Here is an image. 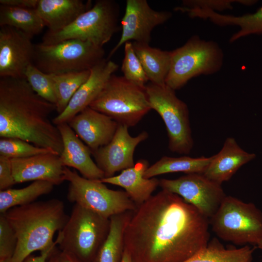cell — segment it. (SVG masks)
Masks as SVG:
<instances>
[{
    "label": "cell",
    "mask_w": 262,
    "mask_h": 262,
    "mask_svg": "<svg viewBox=\"0 0 262 262\" xmlns=\"http://www.w3.org/2000/svg\"><path fill=\"white\" fill-rule=\"evenodd\" d=\"M209 225L194 206L162 190L133 211L124 249L133 262H184L206 246Z\"/></svg>",
    "instance_id": "1"
},
{
    "label": "cell",
    "mask_w": 262,
    "mask_h": 262,
    "mask_svg": "<svg viewBox=\"0 0 262 262\" xmlns=\"http://www.w3.org/2000/svg\"><path fill=\"white\" fill-rule=\"evenodd\" d=\"M56 105L42 98L25 78H0V136L50 148L59 155L63 145L49 116Z\"/></svg>",
    "instance_id": "2"
},
{
    "label": "cell",
    "mask_w": 262,
    "mask_h": 262,
    "mask_svg": "<svg viewBox=\"0 0 262 262\" xmlns=\"http://www.w3.org/2000/svg\"><path fill=\"white\" fill-rule=\"evenodd\" d=\"M3 214L17 238L12 262H23L33 252L56 246L54 234L63 228L69 217L64 203L55 198L15 207Z\"/></svg>",
    "instance_id": "3"
},
{
    "label": "cell",
    "mask_w": 262,
    "mask_h": 262,
    "mask_svg": "<svg viewBox=\"0 0 262 262\" xmlns=\"http://www.w3.org/2000/svg\"><path fill=\"white\" fill-rule=\"evenodd\" d=\"M110 218L77 204L56 240L61 251L84 262H92L109 232Z\"/></svg>",
    "instance_id": "4"
},
{
    "label": "cell",
    "mask_w": 262,
    "mask_h": 262,
    "mask_svg": "<svg viewBox=\"0 0 262 262\" xmlns=\"http://www.w3.org/2000/svg\"><path fill=\"white\" fill-rule=\"evenodd\" d=\"M171 54L165 84L174 90L182 87L193 78L217 72L223 63L224 53L219 45L198 35L191 37Z\"/></svg>",
    "instance_id": "5"
},
{
    "label": "cell",
    "mask_w": 262,
    "mask_h": 262,
    "mask_svg": "<svg viewBox=\"0 0 262 262\" xmlns=\"http://www.w3.org/2000/svg\"><path fill=\"white\" fill-rule=\"evenodd\" d=\"M209 222L218 238L236 245H257L262 239V212L234 196H226Z\"/></svg>",
    "instance_id": "6"
},
{
    "label": "cell",
    "mask_w": 262,
    "mask_h": 262,
    "mask_svg": "<svg viewBox=\"0 0 262 262\" xmlns=\"http://www.w3.org/2000/svg\"><path fill=\"white\" fill-rule=\"evenodd\" d=\"M89 107L128 128L136 126L151 110L145 89L114 74Z\"/></svg>",
    "instance_id": "7"
},
{
    "label": "cell",
    "mask_w": 262,
    "mask_h": 262,
    "mask_svg": "<svg viewBox=\"0 0 262 262\" xmlns=\"http://www.w3.org/2000/svg\"><path fill=\"white\" fill-rule=\"evenodd\" d=\"M119 15V6L115 1L98 0L65 29L54 33L47 31L41 43L49 45L78 39L103 47L118 31Z\"/></svg>",
    "instance_id": "8"
},
{
    "label": "cell",
    "mask_w": 262,
    "mask_h": 262,
    "mask_svg": "<svg viewBox=\"0 0 262 262\" xmlns=\"http://www.w3.org/2000/svg\"><path fill=\"white\" fill-rule=\"evenodd\" d=\"M103 47L78 39L54 44L35 45L33 64L47 74H59L90 70L105 59Z\"/></svg>",
    "instance_id": "9"
},
{
    "label": "cell",
    "mask_w": 262,
    "mask_h": 262,
    "mask_svg": "<svg viewBox=\"0 0 262 262\" xmlns=\"http://www.w3.org/2000/svg\"><path fill=\"white\" fill-rule=\"evenodd\" d=\"M64 171L65 180L69 182L67 199L69 202L107 218L137 209L125 191L109 189L101 180L86 179L66 166Z\"/></svg>",
    "instance_id": "10"
},
{
    "label": "cell",
    "mask_w": 262,
    "mask_h": 262,
    "mask_svg": "<svg viewBox=\"0 0 262 262\" xmlns=\"http://www.w3.org/2000/svg\"><path fill=\"white\" fill-rule=\"evenodd\" d=\"M145 91L151 109L163 120L168 137V148L180 154L190 153L194 142L187 104L179 98L175 90L167 85L147 84Z\"/></svg>",
    "instance_id": "11"
},
{
    "label": "cell",
    "mask_w": 262,
    "mask_h": 262,
    "mask_svg": "<svg viewBox=\"0 0 262 262\" xmlns=\"http://www.w3.org/2000/svg\"><path fill=\"white\" fill-rule=\"evenodd\" d=\"M159 186L180 196L210 219L216 213L226 195L221 185L203 174H187L174 179L159 180Z\"/></svg>",
    "instance_id": "12"
},
{
    "label": "cell",
    "mask_w": 262,
    "mask_h": 262,
    "mask_svg": "<svg viewBox=\"0 0 262 262\" xmlns=\"http://www.w3.org/2000/svg\"><path fill=\"white\" fill-rule=\"evenodd\" d=\"M171 16L172 13L169 12L153 9L146 0H127L121 22L120 38L110 51L108 59L122 45L131 40L149 44L152 30L166 22Z\"/></svg>",
    "instance_id": "13"
},
{
    "label": "cell",
    "mask_w": 262,
    "mask_h": 262,
    "mask_svg": "<svg viewBox=\"0 0 262 262\" xmlns=\"http://www.w3.org/2000/svg\"><path fill=\"white\" fill-rule=\"evenodd\" d=\"M32 38L9 26L0 29V77L24 78L27 67L33 64L35 45Z\"/></svg>",
    "instance_id": "14"
},
{
    "label": "cell",
    "mask_w": 262,
    "mask_h": 262,
    "mask_svg": "<svg viewBox=\"0 0 262 262\" xmlns=\"http://www.w3.org/2000/svg\"><path fill=\"white\" fill-rule=\"evenodd\" d=\"M128 128L119 124L110 143L92 152L97 165L104 174V178L113 177L115 173L134 166L135 149L148 137L146 131H142L136 136H131Z\"/></svg>",
    "instance_id": "15"
},
{
    "label": "cell",
    "mask_w": 262,
    "mask_h": 262,
    "mask_svg": "<svg viewBox=\"0 0 262 262\" xmlns=\"http://www.w3.org/2000/svg\"><path fill=\"white\" fill-rule=\"evenodd\" d=\"M118 67L115 63L105 58L92 68L88 79L76 91L65 110L52 119L53 124L56 126L67 123L75 115L89 107Z\"/></svg>",
    "instance_id": "16"
},
{
    "label": "cell",
    "mask_w": 262,
    "mask_h": 262,
    "mask_svg": "<svg viewBox=\"0 0 262 262\" xmlns=\"http://www.w3.org/2000/svg\"><path fill=\"white\" fill-rule=\"evenodd\" d=\"M67 124L91 152L107 145L119 124L108 115L88 107Z\"/></svg>",
    "instance_id": "17"
},
{
    "label": "cell",
    "mask_w": 262,
    "mask_h": 262,
    "mask_svg": "<svg viewBox=\"0 0 262 262\" xmlns=\"http://www.w3.org/2000/svg\"><path fill=\"white\" fill-rule=\"evenodd\" d=\"M11 160L16 183L44 180L57 185L66 181L60 155L45 154Z\"/></svg>",
    "instance_id": "18"
},
{
    "label": "cell",
    "mask_w": 262,
    "mask_h": 262,
    "mask_svg": "<svg viewBox=\"0 0 262 262\" xmlns=\"http://www.w3.org/2000/svg\"><path fill=\"white\" fill-rule=\"evenodd\" d=\"M56 126L63 145L60 155L63 165L77 169L82 177L87 179L101 180L104 178L103 172L91 158L90 148L82 142L69 125L66 123Z\"/></svg>",
    "instance_id": "19"
},
{
    "label": "cell",
    "mask_w": 262,
    "mask_h": 262,
    "mask_svg": "<svg viewBox=\"0 0 262 262\" xmlns=\"http://www.w3.org/2000/svg\"><path fill=\"white\" fill-rule=\"evenodd\" d=\"M148 167V162L141 159L132 167L122 171L120 174L104 178L101 181L124 189L138 207L148 200L159 186L160 180L157 178L144 177V173Z\"/></svg>",
    "instance_id": "20"
},
{
    "label": "cell",
    "mask_w": 262,
    "mask_h": 262,
    "mask_svg": "<svg viewBox=\"0 0 262 262\" xmlns=\"http://www.w3.org/2000/svg\"><path fill=\"white\" fill-rule=\"evenodd\" d=\"M256 155L243 149L233 137L227 138L220 151L212 160L203 174L210 180L222 184L229 180L244 164Z\"/></svg>",
    "instance_id": "21"
},
{
    "label": "cell",
    "mask_w": 262,
    "mask_h": 262,
    "mask_svg": "<svg viewBox=\"0 0 262 262\" xmlns=\"http://www.w3.org/2000/svg\"><path fill=\"white\" fill-rule=\"evenodd\" d=\"M91 0H39L35 9L48 32L60 31L91 8Z\"/></svg>",
    "instance_id": "22"
},
{
    "label": "cell",
    "mask_w": 262,
    "mask_h": 262,
    "mask_svg": "<svg viewBox=\"0 0 262 262\" xmlns=\"http://www.w3.org/2000/svg\"><path fill=\"white\" fill-rule=\"evenodd\" d=\"M187 14L191 18L209 19L220 26H237L239 30L230 37L233 43L251 34H262V6L255 13L240 16L223 15L210 10L188 8Z\"/></svg>",
    "instance_id": "23"
},
{
    "label": "cell",
    "mask_w": 262,
    "mask_h": 262,
    "mask_svg": "<svg viewBox=\"0 0 262 262\" xmlns=\"http://www.w3.org/2000/svg\"><path fill=\"white\" fill-rule=\"evenodd\" d=\"M132 43L133 49L150 83L165 85L170 67L171 51L153 48L149 44Z\"/></svg>",
    "instance_id": "24"
},
{
    "label": "cell",
    "mask_w": 262,
    "mask_h": 262,
    "mask_svg": "<svg viewBox=\"0 0 262 262\" xmlns=\"http://www.w3.org/2000/svg\"><path fill=\"white\" fill-rule=\"evenodd\" d=\"M132 213L133 211H127L110 218L109 234L92 262H121L124 251V232Z\"/></svg>",
    "instance_id": "25"
},
{
    "label": "cell",
    "mask_w": 262,
    "mask_h": 262,
    "mask_svg": "<svg viewBox=\"0 0 262 262\" xmlns=\"http://www.w3.org/2000/svg\"><path fill=\"white\" fill-rule=\"evenodd\" d=\"M254 249L248 245L226 247L216 238L184 262H252Z\"/></svg>",
    "instance_id": "26"
},
{
    "label": "cell",
    "mask_w": 262,
    "mask_h": 262,
    "mask_svg": "<svg viewBox=\"0 0 262 262\" xmlns=\"http://www.w3.org/2000/svg\"><path fill=\"white\" fill-rule=\"evenodd\" d=\"M213 156L193 158L187 156L172 157L164 156L149 166L144 173L146 178L174 173L203 174L212 160Z\"/></svg>",
    "instance_id": "27"
},
{
    "label": "cell",
    "mask_w": 262,
    "mask_h": 262,
    "mask_svg": "<svg viewBox=\"0 0 262 262\" xmlns=\"http://www.w3.org/2000/svg\"><path fill=\"white\" fill-rule=\"evenodd\" d=\"M0 26L15 28L33 38L46 26L35 9L0 5Z\"/></svg>",
    "instance_id": "28"
},
{
    "label": "cell",
    "mask_w": 262,
    "mask_h": 262,
    "mask_svg": "<svg viewBox=\"0 0 262 262\" xmlns=\"http://www.w3.org/2000/svg\"><path fill=\"white\" fill-rule=\"evenodd\" d=\"M54 186L49 181L36 180L22 188H9L0 191V213H4L13 207L35 201L40 196L50 193Z\"/></svg>",
    "instance_id": "29"
},
{
    "label": "cell",
    "mask_w": 262,
    "mask_h": 262,
    "mask_svg": "<svg viewBox=\"0 0 262 262\" xmlns=\"http://www.w3.org/2000/svg\"><path fill=\"white\" fill-rule=\"evenodd\" d=\"M50 74L53 82L57 100L56 111L60 114L66 108L78 89L88 79L90 70Z\"/></svg>",
    "instance_id": "30"
},
{
    "label": "cell",
    "mask_w": 262,
    "mask_h": 262,
    "mask_svg": "<svg viewBox=\"0 0 262 262\" xmlns=\"http://www.w3.org/2000/svg\"><path fill=\"white\" fill-rule=\"evenodd\" d=\"M45 154L59 155L51 149L39 147L23 140L12 138H0V156L13 159L23 158Z\"/></svg>",
    "instance_id": "31"
},
{
    "label": "cell",
    "mask_w": 262,
    "mask_h": 262,
    "mask_svg": "<svg viewBox=\"0 0 262 262\" xmlns=\"http://www.w3.org/2000/svg\"><path fill=\"white\" fill-rule=\"evenodd\" d=\"M24 78L37 95L56 105L57 100L51 74L42 72L32 64L27 67Z\"/></svg>",
    "instance_id": "32"
},
{
    "label": "cell",
    "mask_w": 262,
    "mask_h": 262,
    "mask_svg": "<svg viewBox=\"0 0 262 262\" xmlns=\"http://www.w3.org/2000/svg\"><path fill=\"white\" fill-rule=\"evenodd\" d=\"M124 57L121 70L123 77L138 86L145 89L148 79L136 55L131 41L124 44Z\"/></svg>",
    "instance_id": "33"
},
{
    "label": "cell",
    "mask_w": 262,
    "mask_h": 262,
    "mask_svg": "<svg viewBox=\"0 0 262 262\" xmlns=\"http://www.w3.org/2000/svg\"><path fill=\"white\" fill-rule=\"evenodd\" d=\"M17 245L14 230L5 215L0 214V260L12 258Z\"/></svg>",
    "instance_id": "34"
},
{
    "label": "cell",
    "mask_w": 262,
    "mask_h": 262,
    "mask_svg": "<svg viewBox=\"0 0 262 262\" xmlns=\"http://www.w3.org/2000/svg\"><path fill=\"white\" fill-rule=\"evenodd\" d=\"M257 1L255 0H184L181 6L189 8L208 9L216 12L232 9L233 3L251 6Z\"/></svg>",
    "instance_id": "35"
},
{
    "label": "cell",
    "mask_w": 262,
    "mask_h": 262,
    "mask_svg": "<svg viewBox=\"0 0 262 262\" xmlns=\"http://www.w3.org/2000/svg\"><path fill=\"white\" fill-rule=\"evenodd\" d=\"M15 184L11 159L0 155V191L9 189Z\"/></svg>",
    "instance_id": "36"
},
{
    "label": "cell",
    "mask_w": 262,
    "mask_h": 262,
    "mask_svg": "<svg viewBox=\"0 0 262 262\" xmlns=\"http://www.w3.org/2000/svg\"><path fill=\"white\" fill-rule=\"evenodd\" d=\"M38 1L39 0H0V4L19 8L36 9Z\"/></svg>",
    "instance_id": "37"
},
{
    "label": "cell",
    "mask_w": 262,
    "mask_h": 262,
    "mask_svg": "<svg viewBox=\"0 0 262 262\" xmlns=\"http://www.w3.org/2000/svg\"><path fill=\"white\" fill-rule=\"evenodd\" d=\"M50 262H84L70 253L57 249L49 258Z\"/></svg>",
    "instance_id": "38"
},
{
    "label": "cell",
    "mask_w": 262,
    "mask_h": 262,
    "mask_svg": "<svg viewBox=\"0 0 262 262\" xmlns=\"http://www.w3.org/2000/svg\"><path fill=\"white\" fill-rule=\"evenodd\" d=\"M57 249L56 246L45 251L40 252L38 256H29L23 262H50L49 258Z\"/></svg>",
    "instance_id": "39"
},
{
    "label": "cell",
    "mask_w": 262,
    "mask_h": 262,
    "mask_svg": "<svg viewBox=\"0 0 262 262\" xmlns=\"http://www.w3.org/2000/svg\"><path fill=\"white\" fill-rule=\"evenodd\" d=\"M121 262H133L130 255L125 249Z\"/></svg>",
    "instance_id": "40"
},
{
    "label": "cell",
    "mask_w": 262,
    "mask_h": 262,
    "mask_svg": "<svg viewBox=\"0 0 262 262\" xmlns=\"http://www.w3.org/2000/svg\"><path fill=\"white\" fill-rule=\"evenodd\" d=\"M0 262H12V258H8L0 260Z\"/></svg>",
    "instance_id": "41"
},
{
    "label": "cell",
    "mask_w": 262,
    "mask_h": 262,
    "mask_svg": "<svg viewBox=\"0 0 262 262\" xmlns=\"http://www.w3.org/2000/svg\"><path fill=\"white\" fill-rule=\"evenodd\" d=\"M258 247L262 250V239L257 245Z\"/></svg>",
    "instance_id": "42"
}]
</instances>
